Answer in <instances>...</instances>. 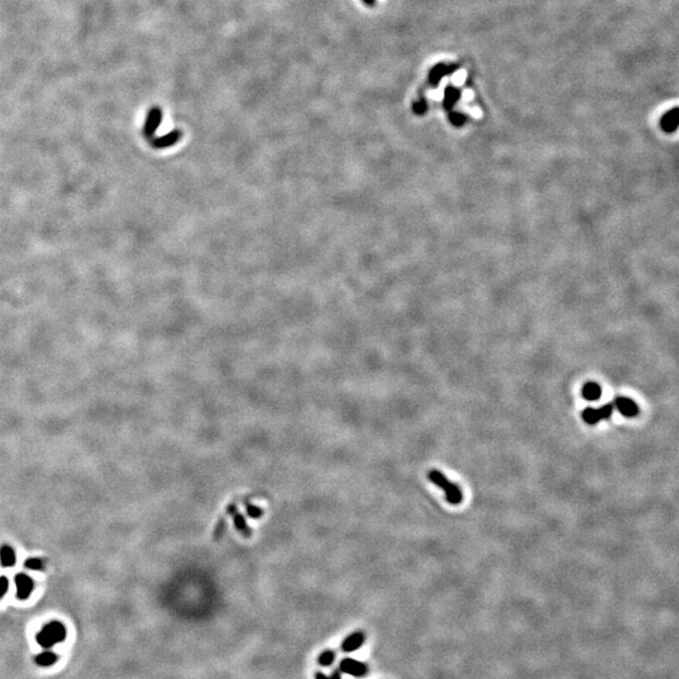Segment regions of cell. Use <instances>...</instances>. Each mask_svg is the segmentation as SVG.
Segmentation results:
<instances>
[{"label":"cell","mask_w":679,"mask_h":679,"mask_svg":"<svg viewBox=\"0 0 679 679\" xmlns=\"http://www.w3.org/2000/svg\"><path fill=\"white\" fill-rule=\"evenodd\" d=\"M14 581H15L16 585V596H18V599H28L29 595L32 594L33 587H34V582H33L32 577H29L25 573H18Z\"/></svg>","instance_id":"obj_7"},{"label":"cell","mask_w":679,"mask_h":679,"mask_svg":"<svg viewBox=\"0 0 679 679\" xmlns=\"http://www.w3.org/2000/svg\"><path fill=\"white\" fill-rule=\"evenodd\" d=\"M335 662L334 650H324L319 657V664L321 667H330Z\"/></svg>","instance_id":"obj_17"},{"label":"cell","mask_w":679,"mask_h":679,"mask_svg":"<svg viewBox=\"0 0 679 679\" xmlns=\"http://www.w3.org/2000/svg\"><path fill=\"white\" fill-rule=\"evenodd\" d=\"M315 678H316V679H331V678H330V677L325 676L324 673H321V672H317V673L315 674Z\"/></svg>","instance_id":"obj_23"},{"label":"cell","mask_w":679,"mask_h":679,"mask_svg":"<svg viewBox=\"0 0 679 679\" xmlns=\"http://www.w3.org/2000/svg\"><path fill=\"white\" fill-rule=\"evenodd\" d=\"M340 672L350 674V676L352 677L361 678V677H363L367 673V667L363 663H361V662L355 661V659L346 658L343 659V661H341V664H340Z\"/></svg>","instance_id":"obj_6"},{"label":"cell","mask_w":679,"mask_h":679,"mask_svg":"<svg viewBox=\"0 0 679 679\" xmlns=\"http://www.w3.org/2000/svg\"><path fill=\"white\" fill-rule=\"evenodd\" d=\"M231 516H233L234 527L236 528V531H238V532L240 533L243 537H245V539H249V537L252 536V530H250L249 526L247 525V521H245L244 516L240 515L238 511H236V512H234Z\"/></svg>","instance_id":"obj_12"},{"label":"cell","mask_w":679,"mask_h":679,"mask_svg":"<svg viewBox=\"0 0 679 679\" xmlns=\"http://www.w3.org/2000/svg\"><path fill=\"white\" fill-rule=\"evenodd\" d=\"M614 411V405L613 404H606V405L601 406L599 409H594V408H586L584 411H582V419H584L585 423L590 425H595L600 422V420H605L609 419L611 417Z\"/></svg>","instance_id":"obj_3"},{"label":"cell","mask_w":679,"mask_h":679,"mask_svg":"<svg viewBox=\"0 0 679 679\" xmlns=\"http://www.w3.org/2000/svg\"><path fill=\"white\" fill-rule=\"evenodd\" d=\"M582 396L589 401L599 400L600 396H601V387L595 381L586 382L584 387H582Z\"/></svg>","instance_id":"obj_13"},{"label":"cell","mask_w":679,"mask_h":679,"mask_svg":"<svg viewBox=\"0 0 679 679\" xmlns=\"http://www.w3.org/2000/svg\"><path fill=\"white\" fill-rule=\"evenodd\" d=\"M613 405L618 409L621 415L626 418H634L639 414V408H638L637 403L633 399L619 396V398L615 399Z\"/></svg>","instance_id":"obj_4"},{"label":"cell","mask_w":679,"mask_h":679,"mask_svg":"<svg viewBox=\"0 0 679 679\" xmlns=\"http://www.w3.org/2000/svg\"><path fill=\"white\" fill-rule=\"evenodd\" d=\"M58 661V657L53 652H43L35 658V663L40 667H51Z\"/></svg>","instance_id":"obj_16"},{"label":"cell","mask_w":679,"mask_h":679,"mask_svg":"<svg viewBox=\"0 0 679 679\" xmlns=\"http://www.w3.org/2000/svg\"><path fill=\"white\" fill-rule=\"evenodd\" d=\"M330 678H331V679H342V678H341V672H340V671H335L334 673H332V676L330 677Z\"/></svg>","instance_id":"obj_24"},{"label":"cell","mask_w":679,"mask_h":679,"mask_svg":"<svg viewBox=\"0 0 679 679\" xmlns=\"http://www.w3.org/2000/svg\"><path fill=\"white\" fill-rule=\"evenodd\" d=\"M363 3L367 4V5H372L375 3V0H363Z\"/></svg>","instance_id":"obj_25"},{"label":"cell","mask_w":679,"mask_h":679,"mask_svg":"<svg viewBox=\"0 0 679 679\" xmlns=\"http://www.w3.org/2000/svg\"><path fill=\"white\" fill-rule=\"evenodd\" d=\"M181 136H183L181 131L174 130L171 131V132L166 133V135L154 138V140L151 141V145L154 147H156V149H166V147L175 145V143L180 140Z\"/></svg>","instance_id":"obj_8"},{"label":"cell","mask_w":679,"mask_h":679,"mask_svg":"<svg viewBox=\"0 0 679 679\" xmlns=\"http://www.w3.org/2000/svg\"><path fill=\"white\" fill-rule=\"evenodd\" d=\"M459 97H460V90L454 87H447L446 93H444V107L447 110H452L459 100Z\"/></svg>","instance_id":"obj_15"},{"label":"cell","mask_w":679,"mask_h":679,"mask_svg":"<svg viewBox=\"0 0 679 679\" xmlns=\"http://www.w3.org/2000/svg\"><path fill=\"white\" fill-rule=\"evenodd\" d=\"M449 117H451V122L453 123L454 126H462L463 123L465 122L464 114L458 113V112H451Z\"/></svg>","instance_id":"obj_20"},{"label":"cell","mask_w":679,"mask_h":679,"mask_svg":"<svg viewBox=\"0 0 679 679\" xmlns=\"http://www.w3.org/2000/svg\"><path fill=\"white\" fill-rule=\"evenodd\" d=\"M679 123V111L678 107H674L673 110L667 112L662 118L661 126L666 132H674L678 128Z\"/></svg>","instance_id":"obj_10"},{"label":"cell","mask_w":679,"mask_h":679,"mask_svg":"<svg viewBox=\"0 0 679 679\" xmlns=\"http://www.w3.org/2000/svg\"><path fill=\"white\" fill-rule=\"evenodd\" d=\"M161 119H162V112L160 107H152L151 110L149 111V114L146 117V122H145V126H143V133L147 137H151L156 130L159 128V126L161 125Z\"/></svg>","instance_id":"obj_5"},{"label":"cell","mask_w":679,"mask_h":679,"mask_svg":"<svg viewBox=\"0 0 679 679\" xmlns=\"http://www.w3.org/2000/svg\"><path fill=\"white\" fill-rule=\"evenodd\" d=\"M0 563L3 567H11L15 565V552L10 546H3L0 549Z\"/></svg>","instance_id":"obj_14"},{"label":"cell","mask_w":679,"mask_h":679,"mask_svg":"<svg viewBox=\"0 0 679 679\" xmlns=\"http://www.w3.org/2000/svg\"><path fill=\"white\" fill-rule=\"evenodd\" d=\"M363 642H365V635H363L362 632H355L352 633L351 635H348L345 640L342 642V650L345 653H351L357 650L358 648L362 647Z\"/></svg>","instance_id":"obj_9"},{"label":"cell","mask_w":679,"mask_h":679,"mask_svg":"<svg viewBox=\"0 0 679 679\" xmlns=\"http://www.w3.org/2000/svg\"><path fill=\"white\" fill-rule=\"evenodd\" d=\"M66 626L61 621H51L38 633L37 642L40 647L51 648L57 643H61L66 639Z\"/></svg>","instance_id":"obj_2"},{"label":"cell","mask_w":679,"mask_h":679,"mask_svg":"<svg viewBox=\"0 0 679 679\" xmlns=\"http://www.w3.org/2000/svg\"><path fill=\"white\" fill-rule=\"evenodd\" d=\"M428 478L430 479V482L434 483L435 486L443 489L444 493H446V499L448 501V503L455 506V504H459L463 501L462 489L459 488L455 483L449 480L441 470L432 469L428 473Z\"/></svg>","instance_id":"obj_1"},{"label":"cell","mask_w":679,"mask_h":679,"mask_svg":"<svg viewBox=\"0 0 679 679\" xmlns=\"http://www.w3.org/2000/svg\"><path fill=\"white\" fill-rule=\"evenodd\" d=\"M9 589V581L6 577H0V599L6 594Z\"/></svg>","instance_id":"obj_22"},{"label":"cell","mask_w":679,"mask_h":679,"mask_svg":"<svg viewBox=\"0 0 679 679\" xmlns=\"http://www.w3.org/2000/svg\"><path fill=\"white\" fill-rule=\"evenodd\" d=\"M451 72H452L451 68H449L447 64H444V63L437 64V66H435L434 68L430 71V75H429L430 85H432L433 87H437V86L439 85V82H441L442 78L446 77V76H448Z\"/></svg>","instance_id":"obj_11"},{"label":"cell","mask_w":679,"mask_h":679,"mask_svg":"<svg viewBox=\"0 0 679 679\" xmlns=\"http://www.w3.org/2000/svg\"><path fill=\"white\" fill-rule=\"evenodd\" d=\"M245 509H247V515L249 516L250 518H254V520L260 518L263 516V513H264V511H263L260 507L254 506V504L245 503Z\"/></svg>","instance_id":"obj_18"},{"label":"cell","mask_w":679,"mask_h":679,"mask_svg":"<svg viewBox=\"0 0 679 679\" xmlns=\"http://www.w3.org/2000/svg\"><path fill=\"white\" fill-rule=\"evenodd\" d=\"M24 566L29 570H42L43 568V561L40 559H35V557H32V559H28V560L24 561Z\"/></svg>","instance_id":"obj_19"},{"label":"cell","mask_w":679,"mask_h":679,"mask_svg":"<svg viewBox=\"0 0 679 679\" xmlns=\"http://www.w3.org/2000/svg\"><path fill=\"white\" fill-rule=\"evenodd\" d=\"M427 109H428V105H427V102L424 101V100L417 101L414 104V106H413V110H414V112L417 114H424L425 111H427Z\"/></svg>","instance_id":"obj_21"}]
</instances>
